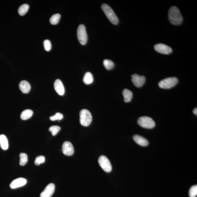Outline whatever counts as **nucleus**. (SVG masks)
Returning a JSON list of instances; mask_svg holds the SVG:
<instances>
[{
    "instance_id": "19",
    "label": "nucleus",
    "mask_w": 197,
    "mask_h": 197,
    "mask_svg": "<svg viewBox=\"0 0 197 197\" xmlns=\"http://www.w3.org/2000/svg\"><path fill=\"white\" fill-rule=\"evenodd\" d=\"M33 115V111L31 110L27 109L24 110L21 114V118L22 120H26L29 119Z\"/></svg>"
},
{
    "instance_id": "16",
    "label": "nucleus",
    "mask_w": 197,
    "mask_h": 197,
    "mask_svg": "<svg viewBox=\"0 0 197 197\" xmlns=\"http://www.w3.org/2000/svg\"><path fill=\"white\" fill-rule=\"evenodd\" d=\"M122 94L125 102H130L132 100L133 94L131 91L127 89H125L123 90Z\"/></svg>"
},
{
    "instance_id": "20",
    "label": "nucleus",
    "mask_w": 197,
    "mask_h": 197,
    "mask_svg": "<svg viewBox=\"0 0 197 197\" xmlns=\"http://www.w3.org/2000/svg\"><path fill=\"white\" fill-rule=\"evenodd\" d=\"M29 8V5L27 4H24L21 6L18 9L19 14L21 16H24L27 13Z\"/></svg>"
},
{
    "instance_id": "2",
    "label": "nucleus",
    "mask_w": 197,
    "mask_h": 197,
    "mask_svg": "<svg viewBox=\"0 0 197 197\" xmlns=\"http://www.w3.org/2000/svg\"><path fill=\"white\" fill-rule=\"evenodd\" d=\"M101 8L110 21L114 25H117L119 23V20L111 7L107 4H103L101 6Z\"/></svg>"
},
{
    "instance_id": "15",
    "label": "nucleus",
    "mask_w": 197,
    "mask_h": 197,
    "mask_svg": "<svg viewBox=\"0 0 197 197\" xmlns=\"http://www.w3.org/2000/svg\"><path fill=\"white\" fill-rule=\"evenodd\" d=\"M19 88L23 93L27 94L30 91L31 86L28 82L23 81L19 84Z\"/></svg>"
},
{
    "instance_id": "1",
    "label": "nucleus",
    "mask_w": 197,
    "mask_h": 197,
    "mask_svg": "<svg viewBox=\"0 0 197 197\" xmlns=\"http://www.w3.org/2000/svg\"><path fill=\"white\" fill-rule=\"evenodd\" d=\"M168 18L170 23L174 25H179L182 23L183 18L182 14L176 7H171L168 11Z\"/></svg>"
},
{
    "instance_id": "23",
    "label": "nucleus",
    "mask_w": 197,
    "mask_h": 197,
    "mask_svg": "<svg viewBox=\"0 0 197 197\" xmlns=\"http://www.w3.org/2000/svg\"><path fill=\"white\" fill-rule=\"evenodd\" d=\"M103 64L106 69L111 70L114 67V64L112 61L105 59L103 61Z\"/></svg>"
},
{
    "instance_id": "12",
    "label": "nucleus",
    "mask_w": 197,
    "mask_h": 197,
    "mask_svg": "<svg viewBox=\"0 0 197 197\" xmlns=\"http://www.w3.org/2000/svg\"><path fill=\"white\" fill-rule=\"evenodd\" d=\"M27 180L24 178H18L12 181L10 184V187L12 189L21 187L27 184Z\"/></svg>"
},
{
    "instance_id": "6",
    "label": "nucleus",
    "mask_w": 197,
    "mask_h": 197,
    "mask_svg": "<svg viewBox=\"0 0 197 197\" xmlns=\"http://www.w3.org/2000/svg\"><path fill=\"white\" fill-rule=\"evenodd\" d=\"M77 37L78 41L81 45H85L87 41L86 29L84 25H80L78 28Z\"/></svg>"
},
{
    "instance_id": "3",
    "label": "nucleus",
    "mask_w": 197,
    "mask_h": 197,
    "mask_svg": "<svg viewBox=\"0 0 197 197\" xmlns=\"http://www.w3.org/2000/svg\"><path fill=\"white\" fill-rule=\"evenodd\" d=\"M80 121L81 125L88 126L92 121V116L89 111L87 109L81 110L80 113Z\"/></svg>"
},
{
    "instance_id": "8",
    "label": "nucleus",
    "mask_w": 197,
    "mask_h": 197,
    "mask_svg": "<svg viewBox=\"0 0 197 197\" xmlns=\"http://www.w3.org/2000/svg\"><path fill=\"white\" fill-rule=\"evenodd\" d=\"M154 50L158 53L168 55L172 53V50L170 47L163 43H158L155 45Z\"/></svg>"
},
{
    "instance_id": "27",
    "label": "nucleus",
    "mask_w": 197,
    "mask_h": 197,
    "mask_svg": "<svg viewBox=\"0 0 197 197\" xmlns=\"http://www.w3.org/2000/svg\"><path fill=\"white\" fill-rule=\"evenodd\" d=\"M45 161V157L43 156H40L36 157V159L35 160L34 163L36 165H38L44 163Z\"/></svg>"
},
{
    "instance_id": "5",
    "label": "nucleus",
    "mask_w": 197,
    "mask_h": 197,
    "mask_svg": "<svg viewBox=\"0 0 197 197\" xmlns=\"http://www.w3.org/2000/svg\"><path fill=\"white\" fill-rule=\"evenodd\" d=\"M138 123L142 128L149 129L154 128L156 125L152 118L146 116L139 118L138 120Z\"/></svg>"
},
{
    "instance_id": "9",
    "label": "nucleus",
    "mask_w": 197,
    "mask_h": 197,
    "mask_svg": "<svg viewBox=\"0 0 197 197\" xmlns=\"http://www.w3.org/2000/svg\"><path fill=\"white\" fill-rule=\"evenodd\" d=\"M132 81L134 85L137 87H141L145 83L146 78L144 76H140L137 74L132 75Z\"/></svg>"
},
{
    "instance_id": "14",
    "label": "nucleus",
    "mask_w": 197,
    "mask_h": 197,
    "mask_svg": "<svg viewBox=\"0 0 197 197\" xmlns=\"http://www.w3.org/2000/svg\"><path fill=\"white\" fill-rule=\"evenodd\" d=\"M133 138L134 141L139 145L146 146L149 144V142L147 139L141 136L135 135L134 136Z\"/></svg>"
},
{
    "instance_id": "4",
    "label": "nucleus",
    "mask_w": 197,
    "mask_h": 197,
    "mask_svg": "<svg viewBox=\"0 0 197 197\" xmlns=\"http://www.w3.org/2000/svg\"><path fill=\"white\" fill-rule=\"evenodd\" d=\"M178 82V79L176 77H170L165 78L158 83V86L163 89H170L173 87Z\"/></svg>"
},
{
    "instance_id": "29",
    "label": "nucleus",
    "mask_w": 197,
    "mask_h": 197,
    "mask_svg": "<svg viewBox=\"0 0 197 197\" xmlns=\"http://www.w3.org/2000/svg\"><path fill=\"white\" fill-rule=\"evenodd\" d=\"M193 113L194 114L197 116V108H195L193 110Z\"/></svg>"
},
{
    "instance_id": "7",
    "label": "nucleus",
    "mask_w": 197,
    "mask_h": 197,
    "mask_svg": "<svg viewBox=\"0 0 197 197\" xmlns=\"http://www.w3.org/2000/svg\"><path fill=\"white\" fill-rule=\"evenodd\" d=\"M99 165L106 172H110L112 170V165L109 159L105 156H101L98 159Z\"/></svg>"
},
{
    "instance_id": "10",
    "label": "nucleus",
    "mask_w": 197,
    "mask_h": 197,
    "mask_svg": "<svg viewBox=\"0 0 197 197\" xmlns=\"http://www.w3.org/2000/svg\"><path fill=\"white\" fill-rule=\"evenodd\" d=\"M62 151L64 154L66 156H72L74 152V148L72 144L68 141L64 142L62 146Z\"/></svg>"
},
{
    "instance_id": "11",
    "label": "nucleus",
    "mask_w": 197,
    "mask_h": 197,
    "mask_svg": "<svg viewBox=\"0 0 197 197\" xmlns=\"http://www.w3.org/2000/svg\"><path fill=\"white\" fill-rule=\"evenodd\" d=\"M55 184L53 183L49 184L41 193L40 197H51L55 192Z\"/></svg>"
},
{
    "instance_id": "18",
    "label": "nucleus",
    "mask_w": 197,
    "mask_h": 197,
    "mask_svg": "<svg viewBox=\"0 0 197 197\" xmlns=\"http://www.w3.org/2000/svg\"><path fill=\"white\" fill-rule=\"evenodd\" d=\"M93 76L91 73L87 72L85 73L83 78V82L85 84H90L93 82Z\"/></svg>"
},
{
    "instance_id": "28",
    "label": "nucleus",
    "mask_w": 197,
    "mask_h": 197,
    "mask_svg": "<svg viewBox=\"0 0 197 197\" xmlns=\"http://www.w3.org/2000/svg\"><path fill=\"white\" fill-rule=\"evenodd\" d=\"M43 46L45 50L47 51H49L51 49V43L49 40H46L43 41Z\"/></svg>"
},
{
    "instance_id": "22",
    "label": "nucleus",
    "mask_w": 197,
    "mask_h": 197,
    "mask_svg": "<svg viewBox=\"0 0 197 197\" xmlns=\"http://www.w3.org/2000/svg\"><path fill=\"white\" fill-rule=\"evenodd\" d=\"M20 164L21 166H24L28 161V157L27 154L24 153H21L20 154Z\"/></svg>"
},
{
    "instance_id": "26",
    "label": "nucleus",
    "mask_w": 197,
    "mask_h": 197,
    "mask_svg": "<svg viewBox=\"0 0 197 197\" xmlns=\"http://www.w3.org/2000/svg\"><path fill=\"white\" fill-rule=\"evenodd\" d=\"M63 118V115L62 113H57L54 116H50V119L52 121H55L57 120H61Z\"/></svg>"
},
{
    "instance_id": "24",
    "label": "nucleus",
    "mask_w": 197,
    "mask_h": 197,
    "mask_svg": "<svg viewBox=\"0 0 197 197\" xmlns=\"http://www.w3.org/2000/svg\"><path fill=\"white\" fill-rule=\"evenodd\" d=\"M60 129V127L58 126H52L50 127L49 130L51 132L52 135L55 136L58 133Z\"/></svg>"
},
{
    "instance_id": "17",
    "label": "nucleus",
    "mask_w": 197,
    "mask_h": 197,
    "mask_svg": "<svg viewBox=\"0 0 197 197\" xmlns=\"http://www.w3.org/2000/svg\"><path fill=\"white\" fill-rule=\"evenodd\" d=\"M0 144L3 150H6L8 149V141L5 135H0Z\"/></svg>"
},
{
    "instance_id": "21",
    "label": "nucleus",
    "mask_w": 197,
    "mask_h": 197,
    "mask_svg": "<svg viewBox=\"0 0 197 197\" xmlns=\"http://www.w3.org/2000/svg\"><path fill=\"white\" fill-rule=\"evenodd\" d=\"M61 15L60 14H56L52 16L50 19V23L53 25H56L60 21Z\"/></svg>"
},
{
    "instance_id": "13",
    "label": "nucleus",
    "mask_w": 197,
    "mask_h": 197,
    "mask_svg": "<svg viewBox=\"0 0 197 197\" xmlns=\"http://www.w3.org/2000/svg\"><path fill=\"white\" fill-rule=\"evenodd\" d=\"M54 88L57 92V93L60 95H63L65 93V89L62 81L60 79L56 80L54 83Z\"/></svg>"
},
{
    "instance_id": "25",
    "label": "nucleus",
    "mask_w": 197,
    "mask_h": 197,
    "mask_svg": "<svg viewBox=\"0 0 197 197\" xmlns=\"http://www.w3.org/2000/svg\"><path fill=\"white\" fill-rule=\"evenodd\" d=\"M189 195L190 197H196L197 195V186H193L189 190Z\"/></svg>"
}]
</instances>
